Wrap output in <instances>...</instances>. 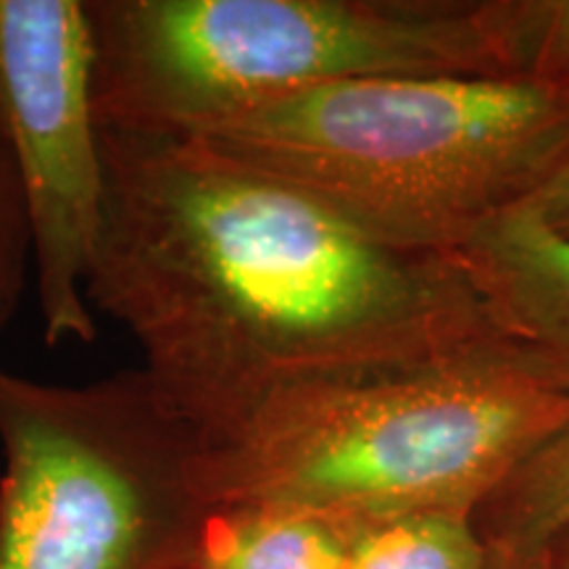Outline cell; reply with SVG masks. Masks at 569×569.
I'll list each match as a JSON object with an SVG mask.
<instances>
[{
	"mask_svg": "<svg viewBox=\"0 0 569 569\" xmlns=\"http://www.w3.org/2000/svg\"><path fill=\"white\" fill-rule=\"evenodd\" d=\"M101 132L88 301L196 430L274 388L501 340L453 256L382 243L198 138Z\"/></svg>",
	"mask_w": 569,
	"mask_h": 569,
	"instance_id": "obj_1",
	"label": "cell"
},
{
	"mask_svg": "<svg viewBox=\"0 0 569 569\" xmlns=\"http://www.w3.org/2000/svg\"><path fill=\"white\" fill-rule=\"evenodd\" d=\"M565 417V382L490 340L269 390L198 430L201 486L213 509L475 515Z\"/></svg>",
	"mask_w": 569,
	"mask_h": 569,
	"instance_id": "obj_2",
	"label": "cell"
},
{
	"mask_svg": "<svg viewBox=\"0 0 569 569\" xmlns=\"http://www.w3.org/2000/svg\"><path fill=\"white\" fill-rule=\"evenodd\" d=\"M184 138L296 184L382 243L451 256L561 159L569 92L515 74L369 77Z\"/></svg>",
	"mask_w": 569,
	"mask_h": 569,
	"instance_id": "obj_3",
	"label": "cell"
},
{
	"mask_svg": "<svg viewBox=\"0 0 569 569\" xmlns=\"http://www.w3.org/2000/svg\"><path fill=\"white\" fill-rule=\"evenodd\" d=\"M106 132L198 134L319 84L515 74L501 0H84Z\"/></svg>",
	"mask_w": 569,
	"mask_h": 569,
	"instance_id": "obj_4",
	"label": "cell"
},
{
	"mask_svg": "<svg viewBox=\"0 0 569 569\" xmlns=\"http://www.w3.org/2000/svg\"><path fill=\"white\" fill-rule=\"evenodd\" d=\"M0 569L193 567L198 430L142 367L88 386L0 367Z\"/></svg>",
	"mask_w": 569,
	"mask_h": 569,
	"instance_id": "obj_5",
	"label": "cell"
},
{
	"mask_svg": "<svg viewBox=\"0 0 569 569\" xmlns=\"http://www.w3.org/2000/svg\"><path fill=\"white\" fill-rule=\"evenodd\" d=\"M84 0H0V132L17 172L42 338L92 343L88 277L103 222V132Z\"/></svg>",
	"mask_w": 569,
	"mask_h": 569,
	"instance_id": "obj_6",
	"label": "cell"
},
{
	"mask_svg": "<svg viewBox=\"0 0 569 569\" xmlns=\"http://www.w3.org/2000/svg\"><path fill=\"white\" fill-rule=\"evenodd\" d=\"M451 256L496 336L569 388V238L517 203Z\"/></svg>",
	"mask_w": 569,
	"mask_h": 569,
	"instance_id": "obj_7",
	"label": "cell"
},
{
	"mask_svg": "<svg viewBox=\"0 0 569 569\" xmlns=\"http://www.w3.org/2000/svg\"><path fill=\"white\" fill-rule=\"evenodd\" d=\"M351 525L298 507H217L190 569H343Z\"/></svg>",
	"mask_w": 569,
	"mask_h": 569,
	"instance_id": "obj_8",
	"label": "cell"
},
{
	"mask_svg": "<svg viewBox=\"0 0 569 569\" xmlns=\"http://www.w3.org/2000/svg\"><path fill=\"white\" fill-rule=\"evenodd\" d=\"M493 565H536L569 530V417L503 478L475 511Z\"/></svg>",
	"mask_w": 569,
	"mask_h": 569,
	"instance_id": "obj_9",
	"label": "cell"
},
{
	"mask_svg": "<svg viewBox=\"0 0 569 569\" xmlns=\"http://www.w3.org/2000/svg\"><path fill=\"white\" fill-rule=\"evenodd\" d=\"M343 569H496L465 511H411L351 525Z\"/></svg>",
	"mask_w": 569,
	"mask_h": 569,
	"instance_id": "obj_10",
	"label": "cell"
},
{
	"mask_svg": "<svg viewBox=\"0 0 569 569\" xmlns=\"http://www.w3.org/2000/svg\"><path fill=\"white\" fill-rule=\"evenodd\" d=\"M519 77L569 92V0H503Z\"/></svg>",
	"mask_w": 569,
	"mask_h": 569,
	"instance_id": "obj_11",
	"label": "cell"
},
{
	"mask_svg": "<svg viewBox=\"0 0 569 569\" xmlns=\"http://www.w3.org/2000/svg\"><path fill=\"white\" fill-rule=\"evenodd\" d=\"M32 269L30 227L13 163L0 132V336L17 317Z\"/></svg>",
	"mask_w": 569,
	"mask_h": 569,
	"instance_id": "obj_12",
	"label": "cell"
},
{
	"mask_svg": "<svg viewBox=\"0 0 569 569\" xmlns=\"http://www.w3.org/2000/svg\"><path fill=\"white\" fill-rule=\"evenodd\" d=\"M546 227L569 238V146L546 180L522 201Z\"/></svg>",
	"mask_w": 569,
	"mask_h": 569,
	"instance_id": "obj_13",
	"label": "cell"
},
{
	"mask_svg": "<svg viewBox=\"0 0 569 569\" xmlns=\"http://www.w3.org/2000/svg\"><path fill=\"white\" fill-rule=\"evenodd\" d=\"M536 565L540 569H569V530L561 532L549 549L540 553Z\"/></svg>",
	"mask_w": 569,
	"mask_h": 569,
	"instance_id": "obj_14",
	"label": "cell"
},
{
	"mask_svg": "<svg viewBox=\"0 0 569 569\" xmlns=\"http://www.w3.org/2000/svg\"><path fill=\"white\" fill-rule=\"evenodd\" d=\"M496 569H501V567H496ZM507 569H536V565H528V567H507Z\"/></svg>",
	"mask_w": 569,
	"mask_h": 569,
	"instance_id": "obj_15",
	"label": "cell"
}]
</instances>
